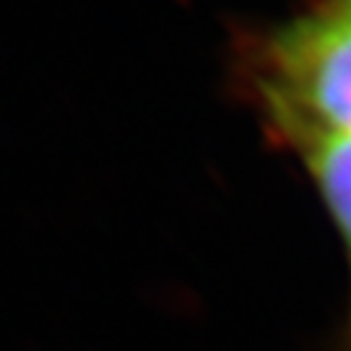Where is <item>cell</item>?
I'll use <instances>...</instances> for the list:
<instances>
[{
  "label": "cell",
  "mask_w": 351,
  "mask_h": 351,
  "mask_svg": "<svg viewBox=\"0 0 351 351\" xmlns=\"http://www.w3.org/2000/svg\"><path fill=\"white\" fill-rule=\"evenodd\" d=\"M258 86L271 125L297 146L351 136V0H330L265 45Z\"/></svg>",
  "instance_id": "6da1fadb"
},
{
  "label": "cell",
  "mask_w": 351,
  "mask_h": 351,
  "mask_svg": "<svg viewBox=\"0 0 351 351\" xmlns=\"http://www.w3.org/2000/svg\"><path fill=\"white\" fill-rule=\"evenodd\" d=\"M294 149L302 154L333 213L351 261V136H315L300 141Z\"/></svg>",
  "instance_id": "7a4b0ae2"
}]
</instances>
